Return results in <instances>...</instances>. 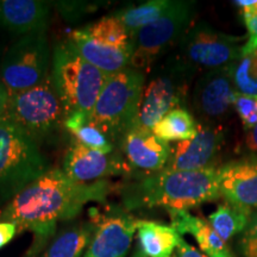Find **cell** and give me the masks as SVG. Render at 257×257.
I'll return each mask as SVG.
<instances>
[{
    "instance_id": "1",
    "label": "cell",
    "mask_w": 257,
    "mask_h": 257,
    "mask_svg": "<svg viewBox=\"0 0 257 257\" xmlns=\"http://www.w3.org/2000/svg\"><path fill=\"white\" fill-rule=\"evenodd\" d=\"M110 192L106 179L83 184L62 169L50 168L0 210V220L15 223L19 233L57 225L75 219L88 202H105Z\"/></svg>"
},
{
    "instance_id": "2",
    "label": "cell",
    "mask_w": 257,
    "mask_h": 257,
    "mask_svg": "<svg viewBox=\"0 0 257 257\" xmlns=\"http://www.w3.org/2000/svg\"><path fill=\"white\" fill-rule=\"evenodd\" d=\"M120 198L128 212L153 207L188 211L221 198L218 168L163 169L137 176L121 185Z\"/></svg>"
},
{
    "instance_id": "3",
    "label": "cell",
    "mask_w": 257,
    "mask_h": 257,
    "mask_svg": "<svg viewBox=\"0 0 257 257\" xmlns=\"http://www.w3.org/2000/svg\"><path fill=\"white\" fill-rule=\"evenodd\" d=\"M147 74L133 67L110 75L91 112L89 121L117 148L136 124Z\"/></svg>"
},
{
    "instance_id": "4",
    "label": "cell",
    "mask_w": 257,
    "mask_h": 257,
    "mask_svg": "<svg viewBox=\"0 0 257 257\" xmlns=\"http://www.w3.org/2000/svg\"><path fill=\"white\" fill-rule=\"evenodd\" d=\"M50 75L67 114H91L108 78L80 55L70 38L54 48Z\"/></svg>"
},
{
    "instance_id": "5",
    "label": "cell",
    "mask_w": 257,
    "mask_h": 257,
    "mask_svg": "<svg viewBox=\"0 0 257 257\" xmlns=\"http://www.w3.org/2000/svg\"><path fill=\"white\" fill-rule=\"evenodd\" d=\"M67 111L51 75L27 91L10 94L6 115L38 147L55 143L64 130Z\"/></svg>"
},
{
    "instance_id": "6",
    "label": "cell",
    "mask_w": 257,
    "mask_h": 257,
    "mask_svg": "<svg viewBox=\"0 0 257 257\" xmlns=\"http://www.w3.org/2000/svg\"><path fill=\"white\" fill-rule=\"evenodd\" d=\"M49 162L31 138L10 120L0 119V210L49 170Z\"/></svg>"
},
{
    "instance_id": "7",
    "label": "cell",
    "mask_w": 257,
    "mask_h": 257,
    "mask_svg": "<svg viewBox=\"0 0 257 257\" xmlns=\"http://www.w3.org/2000/svg\"><path fill=\"white\" fill-rule=\"evenodd\" d=\"M69 38L80 55L107 76L131 67L135 37L112 15L76 29Z\"/></svg>"
},
{
    "instance_id": "8",
    "label": "cell",
    "mask_w": 257,
    "mask_h": 257,
    "mask_svg": "<svg viewBox=\"0 0 257 257\" xmlns=\"http://www.w3.org/2000/svg\"><path fill=\"white\" fill-rule=\"evenodd\" d=\"M197 72L182 62L178 55L172 56L159 68L152 70L146 82L140 113L134 127L144 131L153 128L167 113L185 107L193 80Z\"/></svg>"
},
{
    "instance_id": "9",
    "label": "cell",
    "mask_w": 257,
    "mask_h": 257,
    "mask_svg": "<svg viewBox=\"0 0 257 257\" xmlns=\"http://www.w3.org/2000/svg\"><path fill=\"white\" fill-rule=\"evenodd\" d=\"M195 8V2H170L168 9L157 21L141 29L135 37L131 67L146 74L152 73L160 57L174 44L180 43L192 27Z\"/></svg>"
},
{
    "instance_id": "10",
    "label": "cell",
    "mask_w": 257,
    "mask_h": 257,
    "mask_svg": "<svg viewBox=\"0 0 257 257\" xmlns=\"http://www.w3.org/2000/svg\"><path fill=\"white\" fill-rule=\"evenodd\" d=\"M51 59L46 31L17 37L0 63V81L9 94L30 89L50 75Z\"/></svg>"
},
{
    "instance_id": "11",
    "label": "cell",
    "mask_w": 257,
    "mask_h": 257,
    "mask_svg": "<svg viewBox=\"0 0 257 257\" xmlns=\"http://www.w3.org/2000/svg\"><path fill=\"white\" fill-rule=\"evenodd\" d=\"M243 37L218 31L207 23L193 24L179 43L178 57L195 72L230 66L242 56Z\"/></svg>"
},
{
    "instance_id": "12",
    "label": "cell",
    "mask_w": 257,
    "mask_h": 257,
    "mask_svg": "<svg viewBox=\"0 0 257 257\" xmlns=\"http://www.w3.org/2000/svg\"><path fill=\"white\" fill-rule=\"evenodd\" d=\"M234 87L229 66L202 73L192 89V107L199 123L221 124L234 111Z\"/></svg>"
},
{
    "instance_id": "13",
    "label": "cell",
    "mask_w": 257,
    "mask_h": 257,
    "mask_svg": "<svg viewBox=\"0 0 257 257\" xmlns=\"http://www.w3.org/2000/svg\"><path fill=\"white\" fill-rule=\"evenodd\" d=\"M92 219L96 230L83 257H127L137 232V218L123 206L112 205L102 216Z\"/></svg>"
},
{
    "instance_id": "14",
    "label": "cell",
    "mask_w": 257,
    "mask_h": 257,
    "mask_svg": "<svg viewBox=\"0 0 257 257\" xmlns=\"http://www.w3.org/2000/svg\"><path fill=\"white\" fill-rule=\"evenodd\" d=\"M62 170L70 179L88 184L107 176L123 175L133 179L135 173L118 149L112 154L92 150L74 142L66 152Z\"/></svg>"
},
{
    "instance_id": "15",
    "label": "cell",
    "mask_w": 257,
    "mask_h": 257,
    "mask_svg": "<svg viewBox=\"0 0 257 257\" xmlns=\"http://www.w3.org/2000/svg\"><path fill=\"white\" fill-rule=\"evenodd\" d=\"M225 142L223 124L199 123L198 133L192 140L178 142L172 147L165 169L202 170L218 168L217 161Z\"/></svg>"
},
{
    "instance_id": "16",
    "label": "cell",
    "mask_w": 257,
    "mask_h": 257,
    "mask_svg": "<svg viewBox=\"0 0 257 257\" xmlns=\"http://www.w3.org/2000/svg\"><path fill=\"white\" fill-rule=\"evenodd\" d=\"M117 149L133 168L134 178L163 170L172 154V147L168 142L160 140L153 131L136 127H133L125 135Z\"/></svg>"
},
{
    "instance_id": "17",
    "label": "cell",
    "mask_w": 257,
    "mask_h": 257,
    "mask_svg": "<svg viewBox=\"0 0 257 257\" xmlns=\"http://www.w3.org/2000/svg\"><path fill=\"white\" fill-rule=\"evenodd\" d=\"M221 198L229 204L257 208V156L245 155L218 167Z\"/></svg>"
},
{
    "instance_id": "18",
    "label": "cell",
    "mask_w": 257,
    "mask_h": 257,
    "mask_svg": "<svg viewBox=\"0 0 257 257\" xmlns=\"http://www.w3.org/2000/svg\"><path fill=\"white\" fill-rule=\"evenodd\" d=\"M50 8L42 0H0V28L16 37L47 31Z\"/></svg>"
},
{
    "instance_id": "19",
    "label": "cell",
    "mask_w": 257,
    "mask_h": 257,
    "mask_svg": "<svg viewBox=\"0 0 257 257\" xmlns=\"http://www.w3.org/2000/svg\"><path fill=\"white\" fill-rule=\"evenodd\" d=\"M172 226L180 236L189 233L194 237L199 248L207 257H234L227 243L218 236L210 223L194 217L186 210H168Z\"/></svg>"
},
{
    "instance_id": "20",
    "label": "cell",
    "mask_w": 257,
    "mask_h": 257,
    "mask_svg": "<svg viewBox=\"0 0 257 257\" xmlns=\"http://www.w3.org/2000/svg\"><path fill=\"white\" fill-rule=\"evenodd\" d=\"M96 230L95 220H79L56 232L38 257H83Z\"/></svg>"
},
{
    "instance_id": "21",
    "label": "cell",
    "mask_w": 257,
    "mask_h": 257,
    "mask_svg": "<svg viewBox=\"0 0 257 257\" xmlns=\"http://www.w3.org/2000/svg\"><path fill=\"white\" fill-rule=\"evenodd\" d=\"M181 237L172 225L155 220L137 221L138 246L148 257H173Z\"/></svg>"
},
{
    "instance_id": "22",
    "label": "cell",
    "mask_w": 257,
    "mask_h": 257,
    "mask_svg": "<svg viewBox=\"0 0 257 257\" xmlns=\"http://www.w3.org/2000/svg\"><path fill=\"white\" fill-rule=\"evenodd\" d=\"M199 121L187 108L170 111L153 128V134L165 142H182L192 140L198 133Z\"/></svg>"
},
{
    "instance_id": "23",
    "label": "cell",
    "mask_w": 257,
    "mask_h": 257,
    "mask_svg": "<svg viewBox=\"0 0 257 257\" xmlns=\"http://www.w3.org/2000/svg\"><path fill=\"white\" fill-rule=\"evenodd\" d=\"M252 210L225 202L208 217V223L225 243L237 234H242L249 224Z\"/></svg>"
},
{
    "instance_id": "24",
    "label": "cell",
    "mask_w": 257,
    "mask_h": 257,
    "mask_svg": "<svg viewBox=\"0 0 257 257\" xmlns=\"http://www.w3.org/2000/svg\"><path fill=\"white\" fill-rule=\"evenodd\" d=\"M169 5L170 0H150L140 5L125 6L112 16L117 18L134 37H136V34L141 29L157 21L165 14Z\"/></svg>"
},
{
    "instance_id": "25",
    "label": "cell",
    "mask_w": 257,
    "mask_h": 257,
    "mask_svg": "<svg viewBox=\"0 0 257 257\" xmlns=\"http://www.w3.org/2000/svg\"><path fill=\"white\" fill-rule=\"evenodd\" d=\"M73 136L74 142L81 144V146L89 148L92 150H96L104 154H112L117 148L113 143L106 137L99 127L88 121L87 124L79 127L78 130L70 133Z\"/></svg>"
},
{
    "instance_id": "26",
    "label": "cell",
    "mask_w": 257,
    "mask_h": 257,
    "mask_svg": "<svg viewBox=\"0 0 257 257\" xmlns=\"http://www.w3.org/2000/svg\"><path fill=\"white\" fill-rule=\"evenodd\" d=\"M250 64H251L250 54L240 56L229 66L231 78L237 93L244 95H257V85L250 75Z\"/></svg>"
},
{
    "instance_id": "27",
    "label": "cell",
    "mask_w": 257,
    "mask_h": 257,
    "mask_svg": "<svg viewBox=\"0 0 257 257\" xmlns=\"http://www.w3.org/2000/svg\"><path fill=\"white\" fill-rule=\"evenodd\" d=\"M234 111L239 115L245 130L257 124V95H244L236 93Z\"/></svg>"
},
{
    "instance_id": "28",
    "label": "cell",
    "mask_w": 257,
    "mask_h": 257,
    "mask_svg": "<svg viewBox=\"0 0 257 257\" xmlns=\"http://www.w3.org/2000/svg\"><path fill=\"white\" fill-rule=\"evenodd\" d=\"M237 246L242 257H257V211L252 212Z\"/></svg>"
},
{
    "instance_id": "29",
    "label": "cell",
    "mask_w": 257,
    "mask_h": 257,
    "mask_svg": "<svg viewBox=\"0 0 257 257\" xmlns=\"http://www.w3.org/2000/svg\"><path fill=\"white\" fill-rule=\"evenodd\" d=\"M57 9L61 16L68 22H78L86 15L93 11L96 6L87 2H54L51 3Z\"/></svg>"
},
{
    "instance_id": "30",
    "label": "cell",
    "mask_w": 257,
    "mask_h": 257,
    "mask_svg": "<svg viewBox=\"0 0 257 257\" xmlns=\"http://www.w3.org/2000/svg\"><path fill=\"white\" fill-rule=\"evenodd\" d=\"M34 233V240H32L31 245L25 252L23 257H38L46 249V246L50 243V240L54 238L56 234V224L46 225V226L37 227V229L32 230Z\"/></svg>"
},
{
    "instance_id": "31",
    "label": "cell",
    "mask_w": 257,
    "mask_h": 257,
    "mask_svg": "<svg viewBox=\"0 0 257 257\" xmlns=\"http://www.w3.org/2000/svg\"><path fill=\"white\" fill-rule=\"evenodd\" d=\"M240 15L249 32V38L242 47V55H248L257 50V5L242 9Z\"/></svg>"
},
{
    "instance_id": "32",
    "label": "cell",
    "mask_w": 257,
    "mask_h": 257,
    "mask_svg": "<svg viewBox=\"0 0 257 257\" xmlns=\"http://www.w3.org/2000/svg\"><path fill=\"white\" fill-rule=\"evenodd\" d=\"M19 233L18 226L12 221L0 220V249L11 242Z\"/></svg>"
},
{
    "instance_id": "33",
    "label": "cell",
    "mask_w": 257,
    "mask_h": 257,
    "mask_svg": "<svg viewBox=\"0 0 257 257\" xmlns=\"http://www.w3.org/2000/svg\"><path fill=\"white\" fill-rule=\"evenodd\" d=\"M242 150L246 153V155L257 156V124L249 130H246L243 137Z\"/></svg>"
},
{
    "instance_id": "34",
    "label": "cell",
    "mask_w": 257,
    "mask_h": 257,
    "mask_svg": "<svg viewBox=\"0 0 257 257\" xmlns=\"http://www.w3.org/2000/svg\"><path fill=\"white\" fill-rule=\"evenodd\" d=\"M173 257H207V256L204 255V253H201L200 251H198L194 246H192L191 244H188L181 237V239H180L178 246H176Z\"/></svg>"
},
{
    "instance_id": "35",
    "label": "cell",
    "mask_w": 257,
    "mask_h": 257,
    "mask_svg": "<svg viewBox=\"0 0 257 257\" xmlns=\"http://www.w3.org/2000/svg\"><path fill=\"white\" fill-rule=\"evenodd\" d=\"M9 98L10 94L8 89L5 88V86L3 85L0 81V119L4 118L6 115V111H8V105H9Z\"/></svg>"
},
{
    "instance_id": "36",
    "label": "cell",
    "mask_w": 257,
    "mask_h": 257,
    "mask_svg": "<svg viewBox=\"0 0 257 257\" xmlns=\"http://www.w3.org/2000/svg\"><path fill=\"white\" fill-rule=\"evenodd\" d=\"M6 34H9V32H6L5 30H3V29L0 28V63H2V60L5 55L6 50H8L10 44H11V43H8Z\"/></svg>"
},
{
    "instance_id": "37",
    "label": "cell",
    "mask_w": 257,
    "mask_h": 257,
    "mask_svg": "<svg viewBox=\"0 0 257 257\" xmlns=\"http://www.w3.org/2000/svg\"><path fill=\"white\" fill-rule=\"evenodd\" d=\"M251 56V64H250V75L253 82L257 85V50L250 54Z\"/></svg>"
},
{
    "instance_id": "38",
    "label": "cell",
    "mask_w": 257,
    "mask_h": 257,
    "mask_svg": "<svg viewBox=\"0 0 257 257\" xmlns=\"http://www.w3.org/2000/svg\"><path fill=\"white\" fill-rule=\"evenodd\" d=\"M233 4H236L240 9H248L257 5V0H238V2H233Z\"/></svg>"
},
{
    "instance_id": "39",
    "label": "cell",
    "mask_w": 257,
    "mask_h": 257,
    "mask_svg": "<svg viewBox=\"0 0 257 257\" xmlns=\"http://www.w3.org/2000/svg\"><path fill=\"white\" fill-rule=\"evenodd\" d=\"M130 257H148V256L144 255V252L140 249V246L137 245V248L135 249V251L133 252V255H131Z\"/></svg>"
}]
</instances>
